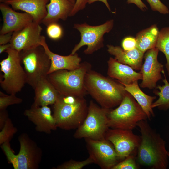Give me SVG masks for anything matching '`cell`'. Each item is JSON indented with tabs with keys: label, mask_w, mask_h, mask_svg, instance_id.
I'll list each match as a JSON object with an SVG mask.
<instances>
[{
	"label": "cell",
	"mask_w": 169,
	"mask_h": 169,
	"mask_svg": "<svg viewBox=\"0 0 169 169\" xmlns=\"http://www.w3.org/2000/svg\"><path fill=\"white\" fill-rule=\"evenodd\" d=\"M137 126L141 134L137 148L139 163L152 169H166L168 157L165 141L151 127L147 120L139 122Z\"/></svg>",
	"instance_id": "6da1fadb"
},
{
	"label": "cell",
	"mask_w": 169,
	"mask_h": 169,
	"mask_svg": "<svg viewBox=\"0 0 169 169\" xmlns=\"http://www.w3.org/2000/svg\"><path fill=\"white\" fill-rule=\"evenodd\" d=\"M84 83L88 93L101 107L107 109L119 105L127 92L119 82L91 69L86 73Z\"/></svg>",
	"instance_id": "7a4b0ae2"
},
{
	"label": "cell",
	"mask_w": 169,
	"mask_h": 169,
	"mask_svg": "<svg viewBox=\"0 0 169 169\" xmlns=\"http://www.w3.org/2000/svg\"><path fill=\"white\" fill-rule=\"evenodd\" d=\"M53 105V115L57 127L63 130L77 129L88 113V106L84 97L59 94Z\"/></svg>",
	"instance_id": "3957f363"
},
{
	"label": "cell",
	"mask_w": 169,
	"mask_h": 169,
	"mask_svg": "<svg viewBox=\"0 0 169 169\" xmlns=\"http://www.w3.org/2000/svg\"><path fill=\"white\" fill-rule=\"evenodd\" d=\"M91 69V65L84 62L75 69L58 70L49 74L47 78L59 94L84 97L88 93L84 83L85 77Z\"/></svg>",
	"instance_id": "277c9868"
},
{
	"label": "cell",
	"mask_w": 169,
	"mask_h": 169,
	"mask_svg": "<svg viewBox=\"0 0 169 169\" xmlns=\"http://www.w3.org/2000/svg\"><path fill=\"white\" fill-rule=\"evenodd\" d=\"M19 151L15 154L9 142L1 145L8 162L14 169H38L42 157V149L26 133H23L18 138Z\"/></svg>",
	"instance_id": "5b68a950"
},
{
	"label": "cell",
	"mask_w": 169,
	"mask_h": 169,
	"mask_svg": "<svg viewBox=\"0 0 169 169\" xmlns=\"http://www.w3.org/2000/svg\"><path fill=\"white\" fill-rule=\"evenodd\" d=\"M110 128L132 130L147 116L132 96L127 92L119 106L110 109L108 115Z\"/></svg>",
	"instance_id": "8992f818"
},
{
	"label": "cell",
	"mask_w": 169,
	"mask_h": 169,
	"mask_svg": "<svg viewBox=\"0 0 169 169\" xmlns=\"http://www.w3.org/2000/svg\"><path fill=\"white\" fill-rule=\"evenodd\" d=\"M5 52L6 58L0 62V85L1 88L9 94L20 92L26 83V76L21 65L20 52L11 48Z\"/></svg>",
	"instance_id": "52a82bcc"
},
{
	"label": "cell",
	"mask_w": 169,
	"mask_h": 169,
	"mask_svg": "<svg viewBox=\"0 0 169 169\" xmlns=\"http://www.w3.org/2000/svg\"><path fill=\"white\" fill-rule=\"evenodd\" d=\"M110 109L100 107L92 100L88 106L87 116L73 135L77 139L89 138L96 140L105 138L109 129L107 115Z\"/></svg>",
	"instance_id": "ba28073f"
},
{
	"label": "cell",
	"mask_w": 169,
	"mask_h": 169,
	"mask_svg": "<svg viewBox=\"0 0 169 169\" xmlns=\"http://www.w3.org/2000/svg\"><path fill=\"white\" fill-rule=\"evenodd\" d=\"M20 53L26 83L34 89L40 80L47 77L51 66L50 59L41 45Z\"/></svg>",
	"instance_id": "9c48e42d"
},
{
	"label": "cell",
	"mask_w": 169,
	"mask_h": 169,
	"mask_svg": "<svg viewBox=\"0 0 169 169\" xmlns=\"http://www.w3.org/2000/svg\"><path fill=\"white\" fill-rule=\"evenodd\" d=\"M113 25V19L98 26H91L86 23L74 24V28L80 33L81 40L75 46L71 54H75L84 45H86L87 48L84 53L87 55L91 54L103 47V36L105 33H109L111 30Z\"/></svg>",
	"instance_id": "30bf717a"
},
{
	"label": "cell",
	"mask_w": 169,
	"mask_h": 169,
	"mask_svg": "<svg viewBox=\"0 0 169 169\" xmlns=\"http://www.w3.org/2000/svg\"><path fill=\"white\" fill-rule=\"evenodd\" d=\"M90 157L94 163L103 169H112L120 160L112 143L105 138L85 139Z\"/></svg>",
	"instance_id": "8fae6325"
},
{
	"label": "cell",
	"mask_w": 169,
	"mask_h": 169,
	"mask_svg": "<svg viewBox=\"0 0 169 169\" xmlns=\"http://www.w3.org/2000/svg\"><path fill=\"white\" fill-rule=\"evenodd\" d=\"M105 138L110 142L115 148L120 161L137 150L140 137L132 130L109 128Z\"/></svg>",
	"instance_id": "7c38bea8"
},
{
	"label": "cell",
	"mask_w": 169,
	"mask_h": 169,
	"mask_svg": "<svg viewBox=\"0 0 169 169\" xmlns=\"http://www.w3.org/2000/svg\"><path fill=\"white\" fill-rule=\"evenodd\" d=\"M40 24L33 21L17 31L13 32L10 43L11 48L19 52L40 46L43 36Z\"/></svg>",
	"instance_id": "4fadbf2b"
},
{
	"label": "cell",
	"mask_w": 169,
	"mask_h": 169,
	"mask_svg": "<svg viewBox=\"0 0 169 169\" xmlns=\"http://www.w3.org/2000/svg\"><path fill=\"white\" fill-rule=\"evenodd\" d=\"M159 51L155 47L147 50L145 53V61L140 72L142 77L140 84L141 88L149 89L155 88L157 82L162 79L161 72L164 74L163 65L157 59Z\"/></svg>",
	"instance_id": "5bb4252c"
},
{
	"label": "cell",
	"mask_w": 169,
	"mask_h": 169,
	"mask_svg": "<svg viewBox=\"0 0 169 169\" xmlns=\"http://www.w3.org/2000/svg\"><path fill=\"white\" fill-rule=\"evenodd\" d=\"M24 114L35 125L38 132L49 134L58 128L48 106H37L32 104L30 108L24 111Z\"/></svg>",
	"instance_id": "9a60e30c"
},
{
	"label": "cell",
	"mask_w": 169,
	"mask_h": 169,
	"mask_svg": "<svg viewBox=\"0 0 169 169\" xmlns=\"http://www.w3.org/2000/svg\"><path fill=\"white\" fill-rule=\"evenodd\" d=\"M0 10L3 18L0 34L17 31L33 21L31 15L16 12L7 4L0 2Z\"/></svg>",
	"instance_id": "2e32d148"
},
{
	"label": "cell",
	"mask_w": 169,
	"mask_h": 169,
	"mask_svg": "<svg viewBox=\"0 0 169 169\" xmlns=\"http://www.w3.org/2000/svg\"><path fill=\"white\" fill-rule=\"evenodd\" d=\"M14 10H19L31 15L33 21L40 24L47 14L46 6L49 0H0Z\"/></svg>",
	"instance_id": "e0dca14e"
},
{
	"label": "cell",
	"mask_w": 169,
	"mask_h": 169,
	"mask_svg": "<svg viewBox=\"0 0 169 169\" xmlns=\"http://www.w3.org/2000/svg\"><path fill=\"white\" fill-rule=\"evenodd\" d=\"M40 44L43 47L51 60V66L48 74L59 70H74L80 66L81 59L76 53L68 56L61 55L54 53L49 49L46 41L45 38L43 36Z\"/></svg>",
	"instance_id": "ac0fdd59"
},
{
	"label": "cell",
	"mask_w": 169,
	"mask_h": 169,
	"mask_svg": "<svg viewBox=\"0 0 169 169\" xmlns=\"http://www.w3.org/2000/svg\"><path fill=\"white\" fill-rule=\"evenodd\" d=\"M107 74L109 77L116 79L122 84H130L142 80V75L130 66L122 64L115 58H110L107 61Z\"/></svg>",
	"instance_id": "d6986e66"
},
{
	"label": "cell",
	"mask_w": 169,
	"mask_h": 169,
	"mask_svg": "<svg viewBox=\"0 0 169 169\" xmlns=\"http://www.w3.org/2000/svg\"><path fill=\"white\" fill-rule=\"evenodd\" d=\"M74 6L69 0H49L46 6L47 14L42 23L48 26L57 23L59 20H66Z\"/></svg>",
	"instance_id": "ffe728a7"
},
{
	"label": "cell",
	"mask_w": 169,
	"mask_h": 169,
	"mask_svg": "<svg viewBox=\"0 0 169 169\" xmlns=\"http://www.w3.org/2000/svg\"><path fill=\"white\" fill-rule=\"evenodd\" d=\"M107 47L108 53L118 62L130 66L134 70H140L144 53L136 47L129 50H125L119 46L111 45H108Z\"/></svg>",
	"instance_id": "44dd1931"
},
{
	"label": "cell",
	"mask_w": 169,
	"mask_h": 169,
	"mask_svg": "<svg viewBox=\"0 0 169 169\" xmlns=\"http://www.w3.org/2000/svg\"><path fill=\"white\" fill-rule=\"evenodd\" d=\"M34 90L35 96L33 104L37 106L54 105L59 95L47 77L40 80Z\"/></svg>",
	"instance_id": "7402d4cb"
},
{
	"label": "cell",
	"mask_w": 169,
	"mask_h": 169,
	"mask_svg": "<svg viewBox=\"0 0 169 169\" xmlns=\"http://www.w3.org/2000/svg\"><path fill=\"white\" fill-rule=\"evenodd\" d=\"M122 84L125 90L132 96L141 107L148 119L150 120L155 115L152 105L156 96H150L144 93L140 89L138 81L130 84Z\"/></svg>",
	"instance_id": "603a6c76"
},
{
	"label": "cell",
	"mask_w": 169,
	"mask_h": 169,
	"mask_svg": "<svg viewBox=\"0 0 169 169\" xmlns=\"http://www.w3.org/2000/svg\"><path fill=\"white\" fill-rule=\"evenodd\" d=\"M159 31L156 24L138 32L135 38L136 47L145 53L147 50L156 47Z\"/></svg>",
	"instance_id": "cb8c5ba5"
},
{
	"label": "cell",
	"mask_w": 169,
	"mask_h": 169,
	"mask_svg": "<svg viewBox=\"0 0 169 169\" xmlns=\"http://www.w3.org/2000/svg\"><path fill=\"white\" fill-rule=\"evenodd\" d=\"M165 78L163 80L164 84L158 85L156 88L159 90H155L154 93L159 96L158 99L153 103V108L157 107L160 110H166L169 108V83L164 74Z\"/></svg>",
	"instance_id": "d4e9b609"
},
{
	"label": "cell",
	"mask_w": 169,
	"mask_h": 169,
	"mask_svg": "<svg viewBox=\"0 0 169 169\" xmlns=\"http://www.w3.org/2000/svg\"><path fill=\"white\" fill-rule=\"evenodd\" d=\"M156 47L165 56L167 61L166 67L169 76V26L159 31Z\"/></svg>",
	"instance_id": "484cf974"
},
{
	"label": "cell",
	"mask_w": 169,
	"mask_h": 169,
	"mask_svg": "<svg viewBox=\"0 0 169 169\" xmlns=\"http://www.w3.org/2000/svg\"><path fill=\"white\" fill-rule=\"evenodd\" d=\"M17 131V129L9 117L0 132V145L6 142H10Z\"/></svg>",
	"instance_id": "4316f807"
},
{
	"label": "cell",
	"mask_w": 169,
	"mask_h": 169,
	"mask_svg": "<svg viewBox=\"0 0 169 169\" xmlns=\"http://www.w3.org/2000/svg\"><path fill=\"white\" fill-rule=\"evenodd\" d=\"M22 101V99L16 96V94L8 95L0 91V110L6 109L9 106L20 104Z\"/></svg>",
	"instance_id": "83f0119b"
},
{
	"label": "cell",
	"mask_w": 169,
	"mask_h": 169,
	"mask_svg": "<svg viewBox=\"0 0 169 169\" xmlns=\"http://www.w3.org/2000/svg\"><path fill=\"white\" fill-rule=\"evenodd\" d=\"M94 163L92 160L89 157L87 159L82 161H77L71 160L61 164L58 165L56 169H81L84 167Z\"/></svg>",
	"instance_id": "f1b7e54d"
},
{
	"label": "cell",
	"mask_w": 169,
	"mask_h": 169,
	"mask_svg": "<svg viewBox=\"0 0 169 169\" xmlns=\"http://www.w3.org/2000/svg\"><path fill=\"white\" fill-rule=\"evenodd\" d=\"M46 32L48 36L53 40L60 39L63 33L62 27L57 23H53L47 26Z\"/></svg>",
	"instance_id": "f546056e"
},
{
	"label": "cell",
	"mask_w": 169,
	"mask_h": 169,
	"mask_svg": "<svg viewBox=\"0 0 169 169\" xmlns=\"http://www.w3.org/2000/svg\"><path fill=\"white\" fill-rule=\"evenodd\" d=\"M133 154L115 165L112 169H137L138 167L134 159Z\"/></svg>",
	"instance_id": "4dcf8cb0"
},
{
	"label": "cell",
	"mask_w": 169,
	"mask_h": 169,
	"mask_svg": "<svg viewBox=\"0 0 169 169\" xmlns=\"http://www.w3.org/2000/svg\"><path fill=\"white\" fill-rule=\"evenodd\" d=\"M146 0L153 11H158L163 14H166L169 13V10L167 7L160 0Z\"/></svg>",
	"instance_id": "1f68e13d"
},
{
	"label": "cell",
	"mask_w": 169,
	"mask_h": 169,
	"mask_svg": "<svg viewBox=\"0 0 169 169\" xmlns=\"http://www.w3.org/2000/svg\"><path fill=\"white\" fill-rule=\"evenodd\" d=\"M122 48L125 50H129L136 48V40L132 37H127L124 38L121 43Z\"/></svg>",
	"instance_id": "d6a6232c"
},
{
	"label": "cell",
	"mask_w": 169,
	"mask_h": 169,
	"mask_svg": "<svg viewBox=\"0 0 169 169\" xmlns=\"http://www.w3.org/2000/svg\"><path fill=\"white\" fill-rule=\"evenodd\" d=\"M88 1V0H76L74 8L69 17L74 15L78 12L84 8Z\"/></svg>",
	"instance_id": "836d02e7"
},
{
	"label": "cell",
	"mask_w": 169,
	"mask_h": 169,
	"mask_svg": "<svg viewBox=\"0 0 169 169\" xmlns=\"http://www.w3.org/2000/svg\"><path fill=\"white\" fill-rule=\"evenodd\" d=\"M13 32L0 34V45L10 43Z\"/></svg>",
	"instance_id": "e575fe53"
},
{
	"label": "cell",
	"mask_w": 169,
	"mask_h": 169,
	"mask_svg": "<svg viewBox=\"0 0 169 169\" xmlns=\"http://www.w3.org/2000/svg\"><path fill=\"white\" fill-rule=\"evenodd\" d=\"M9 118L8 112L6 109L0 110V129L1 130Z\"/></svg>",
	"instance_id": "d590c367"
},
{
	"label": "cell",
	"mask_w": 169,
	"mask_h": 169,
	"mask_svg": "<svg viewBox=\"0 0 169 169\" xmlns=\"http://www.w3.org/2000/svg\"><path fill=\"white\" fill-rule=\"evenodd\" d=\"M128 4L133 3L135 4L140 9L145 11L147 8L146 5L141 0H127Z\"/></svg>",
	"instance_id": "8d00e7d4"
},
{
	"label": "cell",
	"mask_w": 169,
	"mask_h": 169,
	"mask_svg": "<svg viewBox=\"0 0 169 169\" xmlns=\"http://www.w3.org/2000/svg\"><path fill=\"white\" fill-rule=\"evenodd\" d=\"M100 1L103 2L106 5L110 12H111V9L107 0H88V3L91 4L96 1Z\"/></svg>",
	"instance_id": "74e56055"
},
{
	"label": "cell",
	"mask_w": 169,
	"mask_h": 169,
	"mask_svg": "<svg viewBox=\"0 0 169 169\" xmlns=\"http://www.w3.org/2000/svg\"><path fill=\"white\" fill-rule=\"evenodd\" d=\"M11 48V45L10 43L0 45V54L5 52L8 49Z\"/></svg>",
	"instance_id": "f35d334b"
},
{
	"label": "cell",
	"mask_w": 169,
	"mask_h": 169,
	"mask_svg": "<svg viewBox=\"0 0 169 169\" xmlns=\"http://www.w3.org/2000/svg\"><path fill=\"white\" fill-rule=\"evenodd\" d=\"M73 4H75L76 0H69Z\"/></svg>",
	"instance_id": "ab89813d"
},
{
	"label": "cell",
	"mask_w": 169,
	"mask_h": 169,
	"mask_svg": "<svg viewBox=\"0 0 169 169\" xmlns=\"http://www.w3.org/2000/svg\"><path fill=\"white\" fill-rule=\"evenodd\" d=\"M168 157H169V152H168Z\"/></svg>",
	"instance_id": "60d3db41"
}]
</instances>
